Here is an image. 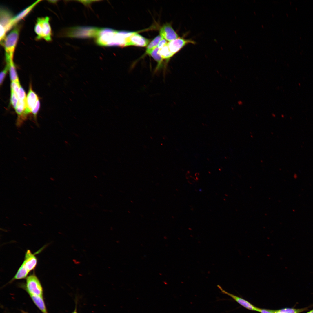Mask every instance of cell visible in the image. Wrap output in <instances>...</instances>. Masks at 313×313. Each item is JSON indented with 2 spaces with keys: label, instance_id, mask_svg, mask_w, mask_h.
I'll use <instances>...</instances> for the list:
<instances>
[{
  "label": "cell",
  "instance_id": "obj_2",
  "mask_svg": "<svg viewBox=\"0 0 313 313\" xmlns=\"http://www.w3.org/2000/svg\"><path fill=\"white\" fill-rule=\"evenodd\" d=\"M42 249L41 248L34 253L29 250H26L23 263L10 283L16 280L26 278L28 276L30 272L34 270L37 265L38 260L36 255L40 252Z\"/></svg>",
  "mask_w": 313,
  "mask_h": 313
},
{
  "label": "cell",
  "instance_id": "obj_19",
  "mask_svg": "<svg viewBox=\"0 0 313 313\" xmlns=\"http://www.w3.org/2000/svg\"><path fill=\"white\" fill-rule=\"evenodd\" d=\"M306 308L295 309L285 308L274 310V313H300L306 310Z\"/></svg>",
  "mask_w": 313,
  "mask_h": 313
},
{
  "label": "cell",
  "instance_id": "obj_15",
  "mask_svg": "<svg viewBox=\"0 0 313 313\" xmlns=\"http://www.w3.org/2000/svg\"><path fill=\"white\" fill-rule=\"evenodd\" d=\"M33 301L43 313H48L43 296L29 294Z\"/></svg>",
  "mask_w": 313,
  "mask_h": 313
},
{
  "label": "cell",
  "instance_id": "obj_7",
  "mask_svg": "<svg viewBox=\"0 0 313 313\" xmlns=\"http://www.w3.org/2000/svg\"><path fill=\"white\" fill-rule=\"evenodd\" d=\"M23 286L29 294L43 296L42 287L34 272L26 278V284Z\"/></svg>",
  "mask_w": 313,
  "mask_h": 313
},
{
  "label": "cell",
  "instance_id": "obj_13",
  "mask_svg": "<svg viewBox=\"0 0 313 313\" xmlns=\"http://www.w3.org/2000/svg\"><path fill=\"white\" fill-rule=\"evenodd\" d=\"M41 1V0H40L36 1L31 5L23 10L15 16L13 17L11 23L12 26L13 27L14 26H16L19 22L27 16L34 7Z\"/></svg>",
  "mask_w": 313,
  "mask_h": 313
},
{
  "label": "cell",
  "instance_id": "obj_21",
  "mask_svg": "<svg viewBox=\"0 0 313 313\" xmlns=\"http://www.w3.org/2000/svg\"><path fill=\"white\" fill-rule=\"evenodd\" d=\"M20 86L19 83L14 81L12 82L11 84V90L17 94L18 97Z\"/></svg>",
  "mask_w": 313,
  "mask_h": 313
},
{
  "label": "cell",
  "instance_id": "obj_9",
  "mask_svg": "<svg viewBox=\"0 0 313 313\" xmlns=\"http://www.w3.org/2000/svg\"><path fill=\"white\" fill-rule=\"evenodd\" d=\"M149 42V40L148 39L134 32L126 38L125 47L129 46L145 47L148 44Z\"/></svg>",
  "mask_w": 313,
  "mask_h": 313
},
{
  "label": "cell",
  "instance_id": "obj_24",
  "mask_svg": "<svg viewBox=\"0 0 313 313\" xmlns=\"http://www.w3.org/2000/svg\"><path fill=\"white\" fill-rule=\"evenodd\" d=\"M18 97L19 99L26 100V98L25 92L21 86L20 87Z\"/></svg>",
  "mask_w": 313,
  "mask_h": 313
},
{
  "label": "cell",
  "instance_id": "obj_3",
  "mask_svg": "<svg viewBox=\"0 0 313 313\" xmlns=\"http://www.w3.org/2000/svg\"><path fill=\"white\" fill-rule=\"evenodd\" d=\"M101 28L91 26H76L65 29L61 33L63 37L87 38L96 37Z\"/></svg>",
  "mask_w": 313,
  "mask_h": 313
},
{
  "label": "cell",
  "instance_id": "obj_11",
  "mask_svg": "<svg viewBox=\"0 0 313 313\" xmlns=\"http://www.w3.org/2000/svg\"><path fill=\"white\" fill-rule=\"evenodd\" d=\"M39 99L37 95L32 90L31 85H30L26 99V109L25 112L27 115L32 113V109Z\"/></svg>",
  "mask_w": 313,
  "mask_h": 313
},
{
  "label": "cell",
  "instance_id": "obj_4",
  "mask_svg": "<svg viewBox=\"0 0 313 313\" xmlns=\"http://www.w3.org/2000/svg\"><path fill=\"white\" fill-rule=\"evenodd\" d=\"M20 26L16 25L6 36L2 45L4 47L6 63L13 61L14 54L19 39Z\"/></svg>",
  "mask_w": 313,
  "mask_h": 313
},
{
  "label": "cell",
  "instance_id": "obj_28",
  "mask_svg": "<svg viewBox=\"0 0 313 313\" xmlns=\"http://www.w3.org/2000/svg\"><path fill=\"white\" fill-rule=\"evenodd\" d=\"M23 313H26V312H24V311H23Z\"/></svg>",
  "mask_w": 313,
  "mask_h": 313
},
{
  "label": "cell",
  "instance_id": "obj_10",
  "mask_svg": "<svg viewBox=\"0 0 313 313\" xmlns=\"http://www.w3.org/2000/svg\"><path fill=\"white\" fill-rule=\"evenodd\" d=\"M160 33L163 38L169 41L179 37L178 34L169 23H166L161 28Z\"/></svg>",
  "mask_w": 313,
  "mask_h": 313
},
{
  "label": "cell",
  "instance_id": "obj_18",
  "mask_svg": "<svg viewBox=\"0 0 313 313\" xmlns=\"http://www.w3.org/2000/svg\"><path fill=\"white\" fill-rule=\"evenodd\" d=\"M159 53L163 59H165L167 62L174 54L170 51L167 44L161 49L159 50Z\"/></svg>",
  "mask_w": 313,
  "mask_h": 313
},
{
  "label": "cell",
  "instance_id": "obj_14",
  "mask_svg": "<svg viewBox=\"0 0 313 313\" xmlns=\"http://www.w3.org/2000/svg\"><path fill=\"white\" fill-rule=\"evenodd\" d=\"M159 49L157 46L149 54L151 55L157 63V66L155 69V72L158 71L162 68L163 65V59L159 54Z\"/></svg>",
  "mask_w": 313,
  "mask_h": 313
},
{
  "label": "cell",
  "instance_id": "obj_25",
  "mask_svg": "<svg viewBox=\"0 0 313 313\" xmlns=\"http://www.w3.org/2000/svg\"><path fill=\"white\" fill-rule=\"evenodd\" d=\"M168 43V42H167L166 40L164 38H162L159 41L158 45L157 47L159 49V50H161L166 46L167 44Z\"/></svg>",
  "mask_w": 313,
  "mask_h": 313
},
{
  "label": "cell",
  "instance_id": "obj_8",
  "mask_svg": "<svg viewBox=\"0 0 313 313\" xmlns=\"http://www.w3.org/2000/svg\"><path fill=\"white\" fill-rule=\"evenodd\" d=\"M194 41L179 37L178 38L169 41L167 45L170 51L174 55L188 44H195Z\"/></svg>",
  "mask_w": 313,
  "mask_h": 313
},
{
  "label": "cell",
  "instance_id": "obj_26",
  "mask_svg": "<svg viewBox=\"0 0 313 313\" xmlns=\"http://www.w3.org/2000/svg\"><path fill=\"white\" fill-rule=\"evenodd\" d=\"M258 312L260 313H274V310L258 308Z\"/></svg>",
  "mask_w": 313,
  "mask_h": 313
},
{
  "label": "cell",
  "instance_id": "obj_23",
  "mask_svg": "<svg viewBox=\"0 0 313 313\" xmlns=\"http://www.w3.org/2000/svg\"><path fill=\"white\" fill-rule=\"evenodd\" d=\"M40 107V103L39 99L37 102L34 107L32 111V113L33 114L35 119H36L37 114L39 110Z\"/></svg>",
  "mask_w": 313,
  "mask_h": 313
},
{
  "label": "cell",
  "instance_id": "obj_27",
  "mask_svg": "<svg viewBox=\"0 0 313 313\" xmlns=\"http://www.w3.org/2000/svg\"><path fill=\"white\" fill-rule=\"evenodd\" d=\"M306 313H313V309Z\"/></svg>",
  "mask_w": 313,
  "mask_h": 313
},
{
  "label": "cell",
  "instance_id": "obj_1",
  "mask_svg": "<svg viewBox=\"0 0 313 313\" xmlns=\"http://www.w3.org/2000/svg\"><path fill=\"white\" fill-rule=\"evenodd\" d=\"M134 33L108 28H101L95 41L100 46L125 47L126 38Z\"/></svg>",
  "mask_w": 313,
  "mask_h": 313
},
{
  "label": "cell",
  "instance_id": "obj_16",
  "mask_svg": "<svg viewBox=\"0 0 313 313\" xmlns=\"http://www.w3.org/2000/svg\"><path fill=\"white\" fill-rule=\"evenodd\" d=\"M6 65H8L9 67L10 77L12 81L19 83L13 61L10 62L7 64Z\"/></svg>",
  "mask_w": 313,
  "mask_h": 313
},
{
  "label": "cell",
  "instance_id": "obj_6",
  "mask_svg": "<svg viewBox=\"0 0 313 313\" xmlns=\"http://www.w3.org/2000/svg\"><path fill=\"white\" fill-rule=\"evenodd\" d=\"M0 15V40L1 44L6 33L13 27L11 23L13 17L9 10L3 7H1Z\"/></svg>",
  "mask_w": 313,
  "mask_h": 313
},
{
  "label": "cell",
  "instance_id": "obj_5",
  "mask_svg": "<svg viewBox=\"0 0 313 313\" xmlns=\"http://www.w3.org/2000/svg\"><path fill=\"white\" fill-rule=\"evenodd\" d=\"M48 17H38L37 20L34 30L37 40L43 39L47 41L52 40V30Z\"/></svg>",
  "mask_w": 313,
  "mask_h": 313
},
{
  "label": "cell",
  "instance_id": "obj_17",
  "mask_svg": "<svg viewBox=\"0 0 313 313\" xmlns=\"http://www.w3.org/2000/svg\"><path fill=\"white\" fill-rule=\"evenodd\" d=\"M162 38L160 35L156 37L147 47L146 51V54H149L157 46L159 41Z\"/></svg>",
  "mask_w": 313,
  "mask_h": 313
},
{
  "label": "cell",
  "instance_id": "obj_12",
  "mask_svg": "<svg viewBox=\"0 0 313 313\" xmlns=\"http://www.w3.org/2000/svg\"><path fill=\"white\" fill-rule=\"evenodd\" d=\"M217 287L223 294H226L230 296L242 306L249 310L258 312V308L253 305L248 301L241 297L228 292L223 289L221 286L219 285H217Z\"/></svg>",
  "mask_w": 313,
  "mask_h": 313
},
{
  "label": "cell",
  "instance_id": "obj_22",
  "mask_svg": "<svg viewBox=\"0 0 313 313\" xmlns=\"http://www.w3.org/2000/svg\"><path fill=\"white\" fill-rule=\"evenodd\" d=\"M8 69V65H6L3 70L0 73V84L1 85L3 83Z\"/></svg>",
  "mask_w": 313,
  "mask_h": 313
},
{
  "label": "cell",
  "instance_id": "obj_20",
  "mask_svg": "<svg viewBox=\"0 0 313 313\" xmlns=\"http://www.w3.org/2000/svg\"><path fill=\"white\" fill-rule=\"evenodd\" d=\"M19 98L17 94L11 90L10 101L11 104L15 109L17 105Z\"/></svg>",
  "mask_w": 313,
  "mask_h": 313
}]
</instances>
